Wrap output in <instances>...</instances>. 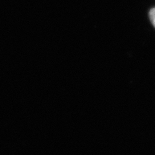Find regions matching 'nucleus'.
Returning a JSON list of instances; mask_svg holds the SVG:
<instances>
[{
  "label": "nucleus",
  "mask_w": 155,
  "mask_h": 155,
  "mask_svg": "<svg viewBox=\"0 0 155 155\" xmlns=\"http://www.w3.org/2000/svg\"><path fill=\"white\" fill-rule=\"evenodd\" d=\"M149 18L151 19V21L154 27H155V8L151 9L149 12Z\"/></svg>",
  "instance_id": "1"
}]
</instances>
